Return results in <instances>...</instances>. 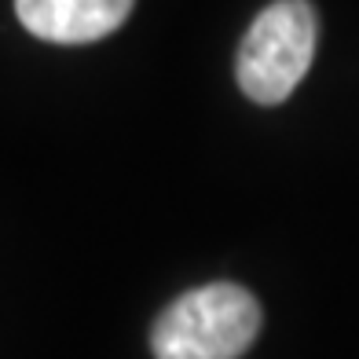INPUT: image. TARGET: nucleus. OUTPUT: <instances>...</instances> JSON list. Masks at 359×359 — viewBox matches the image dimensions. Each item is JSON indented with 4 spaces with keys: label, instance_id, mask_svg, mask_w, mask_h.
Segmentation results:
<instances>
[{
    "label": "nucleus",
    "instance_id": "f257e3e1",
    "mask_svg": "<svg viewBox=\"0 0 359 359\" xmlns=\"http://www.w3.org/2000/svg\"><path fill=\"white\" fill-rule=\"evenodd\" d=\"M260 334V304L235 283H209L176 297L151 330L154 359H238Z\"/></svg>",
    "mask_w": 359,
    "mask_h": 359
},
{
    "label": "nucleus",
    "instance_id": "f03ea898",
    "mask_svg": "<svg viewBox=\"0 0 359 359\" xmlns=\"http://www.w3.org/2000/svg\"><path fill=\"white\" fill-rule=\"evenodd\" d=\"M319 19L308 0H275L253 19L238 44L235 77L238 88L260 107L290 100L301 77L312 67Z\"/></svg>",
    "mask_w": 359,
    "mask_h": 359
},
{
    "label": "nucleus",
    "instance_id": "7ed1b4c3",
    "mask_svg": "<svg viewBox=\"0 0 359 359\" xmlns=\"http://www.w3.org/2000/svg\"><path fill=\"white\" fill-rule=\"evenodd\" d=\"M136 0H15L19 22L52 44H92L114 34Z\"/></svg>",
    "mask_w": 359,
    "mask_h": 359
}]
</instances>
